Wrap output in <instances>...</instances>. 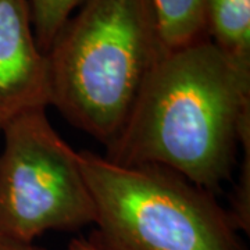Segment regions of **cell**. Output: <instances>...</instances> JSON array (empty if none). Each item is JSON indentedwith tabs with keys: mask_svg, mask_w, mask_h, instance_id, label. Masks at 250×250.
<instances>
[{
	"mask_svg": "<svg viewBox=\"0 0 250 250\" xmlns=\"http://www.w3.org/2000/svg\"><path fill=\"white\" fill-rule=\"evenodd\" d=\"M166 52L187 46L205 34V0H152Z\"/></svg>",
	"mask_w": 250,
	"mask_h": 250,
	"instance_id": "7",
	"label": "cell"
},
{
	"mask_svg": "<svg viewBox=\"0 0 250 250\" xmlns=\"http://www.w3.org/2000/svg\"><path fill=\"white\" fill-rule=\"evenodd\" d=\"M164 52L152 0H83L47 52L50 106L106 147Z\"/></svg>",
	"mask_w": 250,
	"mask_h": 250,
	"instance_id": "2",
	"label": "cell"
},
{
	"mask_svg": "<svg viewBox=\"0 0 250 250\" xmlns=\"http://www.w3.org/2000/svg\"><path fill=\"white\" fill-rule=\"evenodd\" d=\"M50 106L47 54L36 43L28 0H0V131Z\"/></svg>",
	"mask_w": 250,
	"mask_h": 250,
	"instance_id": "5",
	"label": "cell"
},
{
	"mask_svg": "<svg viewBox=\"0 0 250 250\" xmlns=\"http://www.w3.org/2000/svg\"><path fill=\"white\" fill-rule=\"evenodd\" d=\"M0 250H43L34 242L21 241L0 233Z\"/></svg>",
	"mask_w": 250,
	"mask_h": 250,
	"instance_id": "9",
	"label": "cell"
},
{
	"mask_svg": "<svg viewBox=\"0 0 250 250\" xmlns=\"http://www.w3.org/2000/svg\"><path fill=\"white\" fill-rule=\"evenodd\" d=\"M78 154L95 205L89 241L100 250H246L214 193L178 172Z\"/></svg>",
	"mask_w": 250,
	"mask_h": 250,
	"instance_id": "3",
	"label": "cell"
},
{
	"mask_svg": "<svg viewBox=\"0 0 250 250\" xmlns=\"http://www.w3.org/2000/svg\"><path fill=\"white\" fill-rule=\"evenodd\" d=\"M250 138V62L203 36L154 64L104 157L154 164L214 193Z\"/></svg>",
	"mask_w": 250,
	"mask_h": 250,
	"instance_id": "1",
	"label": "cell"
},
{
	"mask_svg": "<svg viewBox=\"0 0 250 250\" xmlns=\"http://www.w3.org/2000/svg\"><path fill=\"white\" fill-rule=\"evenodd\" d=\"M83 0H28L31 21L39 49L47 54L64 22Z\"/></svg>",
	"mask_w": 250,
	"mask_h": 250,
	"instance_id": "8",
	"label": "cell"
},
{
	"mask_svg": "<svg viewBox=\"0 0 250 250\" xmlns=\"http://www.w3.org/2000/svg\"><path fill=\"white\" fill-rule=\"evenodd\" d=\"M0 153V233L34 242L47 231L95 223L80 154L52 126L46 110L6 125Z\"/></svg>",
	"mask_w": 250,
	"mask_h": 250,
	"instance_id": "4",
	"label": "cell"
},
{
	"mask_svg": "<svg viewBox=\"0 0 250 250\" xmlns=\"http://www.w3.org/2000/svg\"><path fill=\"white\" fill-rule=\"evenodd\" d=\"M68 250H100L96 248L89 239H83V238H75L70 242Z\"/></svg>",
	"mask_w": 250,
	"mask_h": 250,
	"instance_id": "10",
	"label": "cell"
},
{
	"mask_svg": "<svg viewBox=\"0 0 250 250\" xmlns=\"http://www.w3.org/2000/svg\"><path fill=\"white\" fill-rule=\"evenodd\" d=\"M205 34L233 59L250 62V0H205Z\"/></svg>",
	"mask_w": 250,
	"mask_h": 250,
	"instance_id": "6",
	"label": "cell"
}]
</instances>
